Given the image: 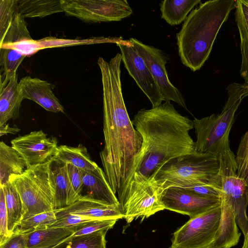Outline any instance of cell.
Returning <instances> with one entry per match:
<instances>
[{
	"instance_id": "d4e9b609",
	"label": "cell",
	"mask_w": 248,
	"mask_h": 248,
	"mask_svg": "<svg viewBox=\"0 0 248 248\" xmlns=\"http://www.w3.org/2000/svg\"><path fill=\"white\" fill-rule=\"evenodd\" d=\"M3 187L8 217V229L13 233L22 221L25 210L20 196L14 184L9 181Z\"/></svg>"
},
{
	"instance_id": "7a4b0ae2",
	"label": "cell",
	"mask_w": 248,
	"mask_h": 248,
	"mask_svg": "<svg viewBox=\"0 0 248 248\" xmlns=\"http://www.w3.org/2000/svg\"><path fill=\"white\" fill-rule=\"evenodd\" d=\"M121 53L109 62L99 57L103 99L104 147L100 155L104 172L114 193L124 184L139 152L141 138L130 120L124 102L121 80Z\"/></svg>"
},
{
	"instance_id": "cb8c5ba5",
	"label": "cell",
	"mask_w": 248,
	"mask_h": 248,
	"mask_svg": "<svg viewBox=\"0 0 248 248\" xmlns=\"http://www.w3.org/2000/svg\"><path fill=\"white\" fill-rule=\"evenodd\" d=\"M61 0H17V13L25 17H44L63 12Z\"/></svg>"
},
{
	"instance_id": "e0dca14e",
	"label": "cell",
	"mask_w": 248,
	"mask_h": 248,
	"mask_svg": "<svg viewBox=\"0 0 248 248\" xmlns=\"http://www.w3.org/2000/svg\"><path fill=\"white\" fill-rule=\"evenodd\" d=\"M52 160L64 165H72L81 170L95 175L105 173L104 171L91 159L87 148L82 144H79L77 147L58 146Z\"/></svg>"
},
{
	"instance_id": "1f68e13d",
	"label": "cell",
	"mask_w": 248,
	"mask_h": 248,
	"mask_svg": "<svg viewBox=\"0 0 248 248\" xmlns=\"http://www.w3.org/2000/svg\"><path fill=\"white\" fill-rule=\"evenodd\" d=\"M17 13V0H0V41Z\"/></svg>"
},
{
	"instance_id": "603a6c76",
	"label": "cell",
	"mask_w": 248,
	"mask_h": 248,
	"mask_svg": "<svg viewBox=\"0 0 248 248\" xmlns=\"http://www.w3.org/2000/svg\"><path fill=\"white\" fill-rule=\"evenodd\" d=\"M50 175L54 191V210L67 206V200L69 188V180L66 165L53 160L50 163Z\"/></svg>"
},
{
	"instance_id": "7402d4cb",
	"label": "cell",
	"mask_w": 248,
	"mask_h": 248,
	"mask_svg": "<svg viewBox=\"0 0 248 248\" xmlns=\"http://www.w3.org/2000/svg\"><path fill=\"white\" fill-rule=\"evenodd\" d=\"M235 19L240 38V75L248 85V0H237Z\"/></svg>"
},
{
	"instance_id": "30bf717a",
	"label": "cell",
	"mask_w": 248,
	"mask_h": 248,
	"mask_svg": "<svg viewBox=\"0 0 248 248\" xmlns=\"http://www.w3.org/2000/svg\"><path fill=\"white\" fill-rule=\"evenodd\" d=\"M129 41L144 60L158 87L163 101H172L187 109L184 96L168 76L165 65L169 59L168 56L162 50L145 45L136 38H131Z\"/></svg>"
},
{
	"instance_id": "484cf974",
	"label": "cell",
	"mask_w": 248,
	"mask_h": 248,
	"mask_svg": "<svg viewBox=\"0 0 248 248\" xmlns=\"http://www.w3.org/2000/svg\"><path fill=\"white\" fill-rule=\"evenodd\" d=\"M200 0H164L160 3L161 17L171 26L181 23Z\"/></svg>"
},
{
	"instance_id": "e575fe53",
	"label": "cell",
	"mask_w": 248,
	"mask_h": 248,
	"mask_svg": "<svg viewBox=\"0 0 248 248\" xmlns=\"http://www.w3.org/2000/svg\"><path fill=\"white\" fill-rule=\"evenodd\" d=\"M10 236L8 229V217L4 192L3 187L0 186V245Z\"/></svg>"
},
{
	"instance_id": "d6986e66",
	"label": "cell",
	"mask_w": 248,
	"mask_h": 248,
	"mask_svg": "<svg viewBox=\"0 0 248 248\" xmlns=\"http://www.w3.org/2000/svg\"><path fill=\"white\" fill-rule=\"evenodd\" d=\"M23 99L19 91L16 75L5 86L0 87V125L18 117Z\"/></svg>"
},
{
	"instance_id": "f546056e",
	"label": "cell",
	"mask_w": 248,
	"mask_h": 248,
	"mask_svg": "<svg viewBox=\"0 0 248 248\" xmlns=\"http://www.w3.org/2000/svg\"><path fill=\"white\" fill-rule=\"evenodd\" d=\"M66 165L69 180L67 200L68 206L76 202L81 196L83 188V170L69 164Z\"/></svg>"
},
{
	"instance_id": "ba28073f",
	"label": "cell",
	"mask_w": 248,
	"mask_h": 248,
	"mask_svg": "<svg viewBox=\"0 0 248 248\" xmlns=\"http://www.w3.org/2000/svg\"><path fill=\"white\" fill-rule=\"evenodd\" d=\"M221 207H215L190 219L173 234L172 248H209L215 240Z\"/></svg>"
},
{
	"instance_id": "5b68a950",
	"label": "cell",
	"mask_w": 248,
	"mask_h": 248,
	"mask_svg": "<svg viewBox=\"0 0 248 248\" xmlns=\"http://www.w3.org/2000/svg\"><path fill=\"white\" fill-rule=\"evenodd\" d=\"M228 99L221 112L192 121L197 140L195 152L218 155L230 149L229 134L234 114L242 100L248 96V85L230 84L226 88Z\"/></svg>"
},
{
	"instance_id": "836d02e7",
	"label": "cell",
	"mask_w": 248,
	"mask_h": 248,
	"mask_svg": "<svg viewBox=\"0 0 248 248\" xmlns=\"http://www.w3.org/2000/svg\"><path fill=\"white\" fill-rule=\"evenodd\" d=\"M57 221L48 227L51 228H73L81 226L87 222L102 220L79 215L68 214L56 217Z\"/></svg>"
},
{
	"instance_id": "4316f807",
	"label": "cell",
	"mask_w": 248,
	"mask_h": 248,
	"mask_svg": "<svg viewBox=\"0 0 248 248\" xmlns=\"http://www.w3.org/2000/svg\"><path fill=\"white\" fill-rule=\"evenodd\" d=\"M108 230L103 229L89 234L68 237L52 248H106V235Z\"/></svg>"
},
{
	"instance_id": "ac0fdd59",
	"label": "cell",
	"mask_w": 248,
	"mask_h": 248,
	"mask_svg": "<svg viewBox=\"0 0 248 248\" xmlns=\"http://www.w3.org/2000/svg\"><path fill=\"white\" fill-rule=\"evenodd\" d=\"M81 196H86L109 205L120 206L105 173L95 175L83 170Z\"/></svg>"
},
{
	"instance_id": "4fadbf2b",
	"label": "cell",
	"mask_w": 248,
	"mask_h": 248,
	"mask_svg": "<svg viewBox=\"0 0 248 248\" xmlns=\"http://www.w3.org/2000/svg\"><path fill=\"white\" fill-rule=\"evenodd\" d=\"M25 160L28 168L50 161L58 148L56 138H48L42 130L19 136L11 141Z\"/></svg>"
},
{
	"instance_id": "f1b7e54d",
	"label": "cell",
	"mask_w": 248,
	"mask_h": 248,
	"mask_svg": "<svg viewBox=\"0 0 248 248\" xmlns=\"http://www.w3.org/2000/svg\"><path fill=\"white\" fill-rule=\"evenodd\" d=\"M42 49L47 48L71 46L78 45H90L106 42H115L113 39L104 37H93L85 39H61L51 36L38 40Z\"/></svg>"
},
{
	"instance_id": "ffe728a7",
	"label": "cell",
	"mask_w": 248,
	"mask_h": 248,
	"mask_svg": "<svg viewBox=\"0 0 248 248\" xmlns=\"http://www.w3.org/2000/svg\"><path fill=\"white\" fill-rule=\"evenodd\" d=\"M28 168L24 159L12 146L0 142V186H4L11 176L23 173Z\"/></svg>"
},
{
	"instance_id": "52a82bcc",
	"label": "cell",
	"mask_w": 248,
	"mask_h": 248,
	"mask_svg": "<svg viewBox=\"0 0 248 248\" xmlns=\"http://www.w3.org/2000/svg\"><path fill=\"white\" fill-rule=\"evenodd\" d=\"M221 180V204L230 208L245 236L248 230L247 186L237 173L235 156L230 149L218 155Z\"/></svg>"
},
{
	"instance_id": "d6a6232c",
	"label": "cell",
	"mask_w": 248,
	"mask_h": 248,
	"mask_svg": "<svg viewBox=\"0 0 248 248\" xmlns=\"http://www.w3.org/2000/svg\"><path fill=\"white\" fill-rule=\"evenodd\" d=\"M118 220L117 219H108L87 222L77 227L76 231L68 237L89 234L103 229L109 230L113 227Z\"/></svg>"
},
{
	"instance_id": "9c48e42d",
	"label": "cell",
	"mask_w": 248,
	"mask_h": 248,
	"mask_svg": "<svg viewBox=\"0 0 248 248\" xmlns=\"http://www.w3.org/2000/svg\"><path fill=\"white\" fill-rule=\"evenodd\" d=\"M64 12L87 23L120 21L133 13L126 0H61Z\"/></svg>"
},
{
	"instance_id": "8992f818",
	"label": "cell",
	"mask_w": 248,
	"mask_h": 248,
	"mask_svg": "<svg viewBox=\"0 0 248 248\" xmlns=\"http://www.w3.org/2000/svg\"><path fill=\"white\" fill-rule=\"evenodd\" d=\"M51 160L28 168L21 174L13 175L9 179L17 189L24 206L25 214L22 220L54 210Z\"/></svg>"
},
{
	"instance_id": "44dd1931",
	"label": "cell",
	"mask_w": 248,
	"mask_h": 248,
	"mask_svg": "<svg viewBox=\"0 0 248 248\" xmlns=\"http://www.w3.org/2000/svg\"><path fill=\"white\" fill-rule=\"evenodd\" d=\"M77 227H47L27 233L28 248H52L71 235Z\"/></svg>"
},
{
	"instance_id": "3957f363",
	"label": "cell",
	"mask_w": 248,
	"mask_h": 248,
	"mask_svg": "<svg viewBox=\"0 0 248 248\" xmlns=\"http://www.w3.org/2000/svg\"><path fill=\"white\" fill-rule=\"evenodd\" d=\"M237 0H213L201 3L185 20L177 34L180 60L195 72L208 59L214 42Z\"/></svg>"
},
{
	"instance_id": "5bb4252c",
	"label": "cell",
	"mask_w": 248,
	"mask_h": 248,
	"mask_svg": "<svg viewBox=\"0 0 248 248\" xmlns=\"http://www.w3.org/2000/svg\"><path fill=\"white\" fill-rule=\"evenodd\" d=\"M163 189L153 185L127 194L119 200L124 218L127 223L139 217L147 218L165 209L161 202Z\"/></svg>"
},
{
	"instance_id": "8fae6325",
	"label": "cell",
	"mask_w": 248,
	"mask_h": 248,
	"mask_svg": "<svg viewBox=\"0 0 248 248\" xmlns=\"http://www.w3.org/2000/svg\"><path fill=\"white\" fill-rule=\"evenodd\" d=\"M165 209L186 215L192 218L220 206L221 199L203 197L186 188L171 186L161 196Z\"/></svg>"
},
{
	"instance_id": "d590c367",
	"label": "cell",
	"mask_w": 248,
	"mask_h": 248,
	"mask_svg": "<svg viewBox=\"0 0 248 248\" xmlns=\"http://www.w3.org/2000/svg\"><path fill=\"white\" fill-rule=\"evenodd\" d=\"M0 248H28L27 233L13 232L2 244Z\"/></svg>"
},
{
	"instance_id": "8d00e7d4",
	"label": "cell",
	"mask_w": 248,
	"mask_h": 248,
	"mask_svg": "<svg viewBox=\"0 0 248 248\" xmlns=\"http://www.w3.org/2000/svg\"><path fill=\"white\" fill-rule=\"evenodd\" d=\"M20 131V129L16 127H10L7 124L0 125V136L7 134H15Z\"/></svg>"
},
{
	"instance_id": "277c9868",
	"label": "cell",
	"mask_w": 248,
	"mask_h": 248,
	"mask_svg": "<svg viewBox=\"0 0 248 248\" xmlns=\"http://www.w3.org/2000/svg\"><path fill=\"white\" fill-rule=\"evenodd\" d=\"M218 156L192 153L173 158L157 172L155 182L163 190L173 186L188 188L211 185L221 186Z\"/></svg>"
},
{
	"instance_id": "f35d334b",
	"label": "cell",
	"mask_w": 248,
	"mask_h": 248,
	"mask_svg": "<svg viewBox=\"0 0 248 248\" xmlns=\"http://www.w3.org/2000/svg\"><path fill=\"white\" fill-rule=\"evenodd\" d=\"M169 248H172L171 247H170Z\"/></svg>"
},
{
	"instance_id": "74e56055",
	"label": "cell",
	"mask_w": 248,
	"mask_h": 248,
	"mask_svg": "<svg viewBox=\"0 0 248 248\" xmlns=\"http://www.w3.org/2000/svg\"><path fill=\"white\" fill-rule=\"evenodd\" d=\"M241 248H248V230L246 235L244 236V241Z\"/></svg>"
},
{
	"instance_id": "7c38bea8",
	"label": "cell",
	"mask_w": 248,
	"mask_h": 248,
	"mask_svg": "<svg viewBox=\"0 0 248 248\" xmlns=\"http://www.w3.org/2000/svg\"><path fill=\"white\" fill-rule=\"evenodd\" d=\"M119 47L122 61L129 75L151 102L152 107L162 104L163 97L158 87L143 59L129 41L121 40Z\"/></svg>"
},
{
	"instance_id": "83f0119b",
	"label": "cell",
	"mask_w": 248,
	"mask_h": 248,
	"mask_svg": "<svg viewBox=\"0 0 248 248\" xmlns=\"http://www.w3.org/2000/svg\"><path fill=\"white\" fill-rule=\"evenodd\" d=\"M57 221L55 210L37 214L22 220L14 232L27 233L49 227Z\"/></svg>"
},
{
	"instance_id": "4dcf8cb0",
	"label": "cell",
	"mask_w": 248,
	"mask_h": 248,
	"mask_svg": "<svg viewBox=\"0 0 248 248\" xmlns=\"http://www.w3.org/2000/svg\"><path fill=\"white\" fill-rule=\"evenodd\" d=\"M235 160L237 166V175L245 181L247 186L248 206V131L242 137Z\"/></svg>"
},
{
	"instance_id": "2e32d148",
	"label": "cell",
	"mask_w": 248,
	"mask_h": 248,
	"mask_svg": "<svg viewBox=\"0 0 248 248\" xmlns=\"http://www.w3.org/2000/svg\"><path fill=\"white\" fill-rule=\"evenodd\" d=\"M56 217L72 214L100 219L124 218L120 206H114L86 196H81L76 202L59 210H55Z\"/></svg>"
},
{
	"instance_id": "6da1fadb",
	"label": "cell",
	"mask_w": 248,
	"mask_h": 248,
	"mask_svg": "<svg viewBox=\"0 0 248 248\" xmlns=\"http://www.w3.org/2000/svg\"><path fill=\"white\" fill-rule=\"evenodd\" d=\"M132 122L142 143L118 192V198L155 184V178L165 164L195 152V142L189 133L194 128L193 122L179 113L170 102L141 109Z\"/></svg>"
},
{
	"instance_id": "9a60e30c",
	"label": "cell",
	"mask_w": 248,
	"mask_h": 248,
	"mask_svg": "<svg viewBox=\"0 0 248 248\" xmlns=\"http://www.w3.org/2000/svg\"><path fill=\"white\" fill-rule=\"evenodd\" d=\"M18 85L24 99L31 100L48 111L64 112L63 106L53 93L54 85L47 81L30 76L22 78Z\"/></svg>"
}]
</instances>
